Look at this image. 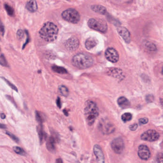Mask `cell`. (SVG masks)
<instances>
[{
    "label": "cell",
    "instance_id": "cell-31",
    "mask_svg": "<svg viewBox=\"0 0 163 163\" xmlns=\"http://www.w3.org/2000/svg\"><path fill=\"white\" fill-rule=\"evenodd\" d=\"M24 36V31L22 30H19L17 33V37L18 39L21 40L22 39Z\"/></svg>",
    "mask_w": 163,
    "mask_h": 163
},
{
    "label": "cell",
    "instance_id": "cell-39",
    "mask_svg": "<svg viewBox=\"0 0 163 163\" xmlns=\"http://www.w3.org/2000/svg\"><path fill=\"white\" fill-rule=\"evenodd\" d=\"M56 163H63V161H62L61 159H57L55 161Z\"/></svg>",
    "mask_w": 163,
    "mask_h": 163
},
{
    "label": "cell",
    "instance_id": "cell-42",
    "mask_svg": "<svg viewBox=\"0 0 163 163\" xmlns=\"http://www.w3.org/2000/svg\"><path fill=\"white\" fill-rule=\"evenodd\" d=\"M162 75H163V68H162Z\"/></svg>",
    "mask_w": 163,
    "mask_h": 163
},
{
    "label": "cell",
    "instance_id": "cell-37",
    "mask_svg": "<svg viewBox=\"0 0 163 163\" xmlns=\"http://www.w3.org/2000/svg\"><path fill=\"white\" fill-rule=\"evenodd\" d=\"M1 119H4L6 118V115L4 113H1Z\"/></svg>",
    "mask_w": 163,
    "mask_h": 163
},
{
    "label": "cell",
    "instance_id": "cell-19",
    "mask_svg": "<svg viewBox=\"0 0 163 163\" xmlns=\"http://www.w3.org/2000/svg\"><path fill=\"white\" fill-rule=\"evenodd\" d=\"M38 132L40 142L41 144H42L46 140V134L43 130V126L42 124H39V125L38 127Z\"/></svg>",
    "mask_w": 163,
    "mask_h": 163
},
{
    "label": "cell",
    "instance_id": "cell-10",
    "mask_svg": "<svg viewBox=\"0 0 163 163\" xmlns=\"http://www.w3.org/2000/svg\"><path fill=\"white\" fill-rule=\"evenodd\" d=\"M65 47L67 50L74 51L77 50L79 46V42L76 37H72L65 42Z\"/></svg>",
    "mask_w": 163,
    "mask_h": 163
},
{
    "label": "cell",
    "instance_id": "cell-28",
    "mask_svg": "<svg viewBox=\"0 0 163 163\" xmlns=\"http://www.w3.org/2000/svg\"><path fill=\"white\" fill-rule=\"evenodd\" d=\"M156 160L158 163H163V151L158 153L156 157Z\"/></svg>",
    "mask_w": 163,
    "mask_h": 163
},
{
    "label": "cell",
    "instance_id": "cell-9",
    "mask_svg": "<svg viewBox=\"0 0 163 163\" xmlns=\"http://www.w3.org/2000/svg\"><path fill=\"white\" fill-rule=\"evenodd\" d=\"M105 56L107 59L112 63L117 62L119 59L118 53L113 48L107 49L105 53Z\"/></svg>",
    "mask_w": 163,
    "mask_h": 163
},
{
    "label": "cell",
    "instance_id": "cell-40",
    "mask_svg": "<svg viewBox=\"0 0 163 163\" xmlns=\"http://www.w3.org/2000/svg\"><path fill=\"white\" fill-rule=\"evenodd\" d=\"M6 126L4 124H1V128L2 129H6Z\"/></svg>",
    "mask_w": 163,
    "mask_h": 163
},
{
    "label": "cell",
    "instance_id": "cell-13",
    "mask_svg": "<svg viewBox=\"0 0 163 163\" xmlns=\"http://www.w3.org/2000/svg\"><path fill=\"white\" fill-rule=\"evenodd\" d=\"M93 152L96 157L97 162L98 163H104V156L101 147L96 145L93 147Z\"/></svg>",
    "mask_w": 163,
    "mask_h": 163
},
{
    "label": "cell",
    "instance_id": "cell-29",
    "mask_svg": "<svg viewBox=\"0 0 163 163\" xmlns=\"http://www.w3.org/2000/svg\"><path fill=\"white\" fill-rule=\"evenodd\" d=\"M0 63H1V65L2 66L8 67L7 62L6 60V58L3 54H2L1 55Z\"/></svg>",
    "mask_w": 163,
    "mask_h": 163
},
{
    "label": "cell",
    "instance_id": "cell-32",
    "mask_svg": "<svg viewBox=\"0 0 163 163\" xmlns=\"http://www.w3.org/2000/svg\"><path fill=\"white\" fill-rule=\"evenodd\" d=\"M139 121L140 124H145L148 123V119L147 118H141L139 119Z\"/></svg>",
    "mask_w": 163,
    "mask_h": 163
},
{
    "label": "cell",
    "instance_id": "cell-23",
    "mask_svg": "<svg viewBox=\"0 0 163 163\" xmlns=\"http://www.w3.org/2000/svg\"><path fill=\"white\" fill-rule=\"evenodd\" d=\"M132 119V115L131 113L129 112H126L122 115V120L124 123L129 122Z\"/></svg>",
    "mask_w": 163,
    "mask_h": 163
},
{
    "label": "cell",
    "instance_id": "cell-14",
    "mask_svg": "<svg viewBox=\"0 0 163 163\" xmlns=\"http://www.w3.org/2000/svg\"><path fill=\"white\" fill-rule=\"evenodd\" d=\"M58 138L54 136H51L49 137L47 140L46 146L47 150L50 152L54 153L55 151V143L57 142Z\"/></svg>",
    "mask_w": 163,
    "mask_h": 163
},
{
    "label": "cell",
    "instance_id": "cell-15",
    "mask_svg": "<svg viewBox=\"0 0 163 163\" xmlns=\"http://www.w3.org/2000/svg\"><path fill=\"white\" fill-rule=\"evenodd\" d=\"M97 44H98V41L96 39L93 38H88L86 41L85 45L86 48L88 50H90L95 47L97 46Z\"/></svg>",
    "mask_w": 163,
    "mask_h": 163
},
{
    "label": "cell",
    "instance_id": "cell-36",
    "mask_svg": "<svg viewBox=\"0 0 163 163\" xmlns=\"http://www.w3.org/2000/svg\"><path fill=\"white\" fill-rule=\"evenodd\" d=\"M4 27L3 26V25H2V24H1V33H2V35H3V34H4Z\"/></svg>",
    "mask_w": 163,
    "mask_h": 163
},
{
    "label": "cell",
    "instance_id": "cell-21",
    "mask_svg": "<svg viewBox=\"0 0 163 163\" xmlns=\"http://www.w3.org/2000/svg\"><path fill=\"white\" fill-rule=\"evenodd\" d=\"M145 47L146 50L150 52H155L157 51V48L156 45L153 43L150 42H146L145 44Z\"/></svg>",
    "mask_w": 163,
    "mask_h": 163
},
{
    "label": "cell",
    "instance_id": "cell-38",
    "mask_svg": "<svg viewBox=\"0 0 163 163\" xmlns=\"http://www.w3.org/2000/svg\"><path fill=\"white\" fill-rule=\"evenodd\" d=\"M63 112H64V114H65L66 116H68V112H67V111L66 109H64V111H63Z\"/></svg>",
    "mask_w": 163,
    "mask_h": 163
},
{
    "label": "cell",
    "instance_id": "cell-24",
    "mask_svg": "<svg viewBox=\"0 0 163 163\" xmlns=\"http://www.w3.org/2000/svg\"><path fill=\"white\" fill-rule=\"evenodd\" d=\"M13 150L15 153L21 156H25L26 155V152L25 151L22 149V148L19 146H15L13 147Z\"/></svg>",
    "mask_w": 163,
    "mask_h": 163
},
{
    "label": "cell",
    "instance_id": "cell-18",
    "mask_svg": "<svg viewBox=\"0 0 163 163\" xmlns=\"http://www.w3.org/2000/svg\"><path fill=\"white\" fill-rule=\"evenodd\" d=\"M91 8L94 12L100 14H105L107 13L106 8L100 5H93L91 6Z\"/></svg>",
    "mask_w": 163,
    "mask_h": 163
},
{
    "label": "cell",
    "instance_id": "cell-30",
    "mask_svg": "<svg viewBox=\"0 0 163 163\" xmlns=\"http://www.w3.org/2000/svg\"><path fill=\"white\" fill-rule=\"evenodd\" d=\"M2 78L3 79V80H4V81L6 82L7 84L9 86H10L13 90H14V91H16V92H18V89H17V88H16L15 86L13 84L11 83L10 81L7 80L6 79H5V78H3V77H2Z\"/></svg>",
    "mask_w": 163,
    "mask_h": 163
},
{
    "label": "cell",
    "instance_id": "cell-6",
    "mask_svg": "<svg viewBox=\"0 0 163 163\" xmlns=\"http://www.w3.org/2000/svg\"><path fill=\"white\" fill-rule=\"evenodd\" d=\"M99 129L104 134H109L112 133L115 130L114 125L106 119H102L98 125Z\"/></svg>",
    "mask_w": 163,
    "mask_h": 163
},
{
    "label": "cell",
    "instance_id": "cell-22",
    "mask_svg": "<svg viewBox=\"0 0 163 163\" xmlns=\"http://www.w3.org/2000/svg\"><path fill=\"white\" fill-rule=\"evenodd\" d=\"M59 92L60 94L64 97H67L69 95V90L65 86L61 85L59 86Z\"/></svg>",
    "mask_w": 163,
    "mask_h": 163
},
{
    "label": "cell",
    "instance_id": "cell-17",
    "mask_svg": "<svg viewBox=\"0 0 163 163\" xmlns=\"http://www.w3.org/2000/svg\"><path fill=\"white\" fill-rule=\"evenodd\" d=\"M117 103L120 108L125 109L130 106V103L128 100L124 97H120L118 99Z\"/></svg>",
    "mask_w": 163,
    "mask_h": 163
},
{
    "label": "cell",
    "instance_id": "cell-20",
    "mask_svg": "<svg viewBox=\"0 0 163 163\" xmlns=\"http://www.w3.org/2000/svg\"><path fill=\"white\" fill-rule=\"evenodd\" d=\"M52 69L53 71L57 73L61 74L67 73V69L64 67H62L54 65V66H53Z\"/></svg>",
    "mask_w": 163,
    "mask_h": 163
},
{
    "label": "cell",
    "instance_id": "cell-7",
    "mask_svg": "<svg viewBox=\"0 0 163 163\" xmlns=\"http://www.w3.org/2000/svg\"><path fill=\"white\" fill-rule=\"evenodd\" d=\"M111 147L115 153L118 154L122 153L124 148V144L123 139L120 137L114 139L111 143Z\"/></svg>",
    "mask_w": 163,
    "mask_h": 163
},
{
    "label": "cell",
    "instance_id": "cell-11",
    "mask_svg": "<svg viewBox=\"0 0 163 163\" xmlns=\"http://www.w3.org/2000/svg\"><path fill=\"white\" fill-rule=\"evenodd\" d=\"M138 155L142 160H147L150 157L151 153L146 145H142L139 147Z\"/></svg>",
    "mask_w": 163,
    "mask_h": 163
},
{
    "label": "cell",
    "instance_id": "cell-26",
    "mask_svg": "<svg viewBox=\"0 0 163 163\" xmlns=\"http://www.w3.org/2000/svg\"><path fill=\"white\" fill-rule=\"evenodd\" d=\"M35 118L39 124H42L43 122H44V118L43 117V115L40 113L39 112L36 111L35 112Z\"/></svg>",
    "mask_w": 163,
    "mask_h": 163
},
{
    "label": "cell",
    "instance_id": "cell-27",
    "mask_svg": "<svg viewBox=\"0 0 163 163\" xmlns=\"http://www.w3.org/2000/svg\"><path fill=\"white\" fill-rule=\"evenodd\" d=\"M6 133L7 136H8L9 137H10L13 140V141H14L16 143H19V139L16 136H14V134L11 133L7 131L6 132Z\"/></svg>",
    "mask_w": 163,
    "mask_h": 163
},
{
    "label": "cell",
    "instance_id": "cell-3",
    "mask_svg": "<svg viewBox=\"0 0 163 163\" xmlns=\"http://www.w3.org/2000/svg\"><path fill=\"white\" fill-rule=\"evenodd\" d=\"M74 66L79 69H86L90 67L94 63V59L89 55L85 53H78L74 56L72 59Z\"/></svg>",
    "mask_w": 163,
    "mask_h": 163
},
{
    "label": "cell",
    "instance_id": "cell-41",
    "mask_svg": "<svg viewBox=\"0 0 163 163\" xmlns=\"http://www.w3.org/2000/svg\"><path fill=\"white\" fill-rule=\"evenodd\" d=\"M161 146L162 147V148H163V141L161 144Z\"/></svg>",
    "mask_w": 163,
    "mask_h": 163
},
{
    "label": "cell",
    "instance_id": "cell-4",
    "mask_svg": "<svg viewBox=\"0 0 163 163\" xmlns=\"http://www.w3.org/2000/svg\"><path fill=\"white\" fill-rule=\"evenodd\" d=\"M89 27L93 30L101 33H106L108 29V26L104 20L99 18H92L88 22Z\"/></svg>",
    "mask_w": 163,
    "mask_h": 163
},
{
    "label": "cell",
    "instance_id": "cell-1",
    "mask_svg": "<svg viewBox=\"0 0 163 163\" xmlns=\"http://www.w3.org/2000/svg\"><path fill=\"white\" fill-rule=\"evenodd\" d=\"M58 33V27L51 22L45 23L39 32L41 38L48 42H53L57 39Z\"/></svg>",
    "mask_w": 163,
    "mask_h": 163
},
{
    "label": "cell",
    "instance_id": "cell-33",
    "mask_svg": "<svg viewBox=\"0 0 163 163\" xmlns=\"http://www.w3.org/2000/svg\"><path fill=\"white\" fill-rule=\"evenodd\" d=\"M137 127L138 125L137 124H133L131 125H130L129 128H130V130H131V131H134L135 130H137Z\"/></svg>",
    "mask_w": 163,
    "mask_h": 163
},
{
    "label": "cell",
    "instance_id": "cell-35",
    "mask_svg": "<svg viewBox=\"0 0 163 163\" xmlns=\"http://www.w3.org/2000/svg\"><path fill=\"white\" fill-rule=\"evenodd\" d=\"M152 99L153 100V97L152 95H148L146 97V100L148 101L149 100H150V102L152 101L153 100H152Z\"/></svg>",
    "mask_w": 163,
    "mask_h": 163
},
{
    "label": "cell",
    "instance_id": "cell-25",
    "mask_svg": "<svg viewBox=\"0 0 163 163\" xmlns=\"http://www.w3.org/2000/svg\"><path fill=\"white\" fill-rule=\"evenodd\" d=\"M4 6L5 9H6V11L7 12V14H8V15L11 16H14V10L13 9V8L7 4H4Z\"/></svg>",
    "mask_w": 163,
    "mask_h": 163
},
{
    "label": "cell",
    "instance_id": "cell-5",
    "mask_svg": "<svg viewBox=\"0 0 163 163\" xmlns=\"http://www.w3.org/2000/svg\"><path fill=\"white\" fill-rule=\"evenodd\" d=\"M62 18L65 21L72 24H77L80 20V15L79 12L74 9L69 8L63 11Z\"/></svg>",
    "mask_w": 163,
    "mask_h": 163
},
{
    "label": "cell",
    "instance_id": "cell-34",
    "mask_svg": "<svg viewBox=\"0 0 163 163\" xmlns=\"http://www.w3.org/2000/svg\"><path fill=\"white\" fill-rule=\"evenodd\" d=\"M56 104H57V106L59 109H60L61 108V100H60L59 97H58V98H57V100H56Z\"/></svg>",
    "mask_w": 163,
    "mask_h": 163
},
{
    "label": "cell",
    "instance_id": "cell-8",
    "mask_svg": "<svg viewBox=\"0 0 163 163\" xmlns=\"http://www.w3.org/2000/svg\"><path fill=\"white\" fill-rule=\"evenodd\" d=\"M141 139L144 141L154 142L159 138V133L154 130H147L141 135Z\"/></svg>",
    "mask_w": 163,
    "mask_h": 163
},
{
    "label": "cell",
    "instance_id": "cell-16",
    "mask_svg": "<svg viewBox=\"0 0 163 163\" xmlns=\"http://www.w3.org/2000/svg\"><path fill=\"white\" fill-rule=\"evenodd\" d=\"M26 8L29 12L34 13L38 10V7L35 0H30L27 2L26 4Z\"/></svg>",
    "mask_w": 163,
    "mask_h": 163
},
{
    "label": "cell",
    "instance_id": "cell-12",
    "mask_svg": "<svg viewBox=\"0 0 163 163\" xmlns=\"http://www.w3.org/2000/svg\"><path fill=\"white\" fill-rule=\"evenodd\" d=\"M117 31L120 35L122 36V38L126 42V43H130L131 41V35L129 31L125 27L119 26L117 28Z\"/></svg>",
    "mask_w": 163,
    "mask_h": 163
},
{
    "label": "cell",
    "instance_id": "cell-2",
    "mask_svg": "<svg viewBox=\"0 0 163 163\" xmlns=\"http://www.w3.org/2000/svg\"><path fill=\"white\" fill-rule=\"evenodd\" d=\"M85 118L88 125H92L98 117L99 111L95 102L88 100L85 104L84 110Z\"/></svg>",
    "mask_w": 163,
    "mask_h": 163
}]
</instances>
